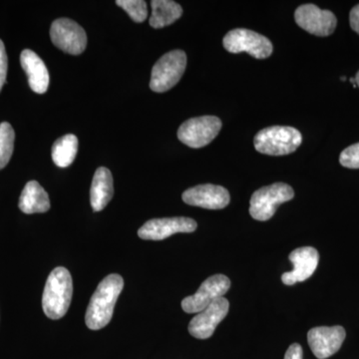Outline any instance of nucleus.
I'll return each instance as SVG.
<instances>
[{
	"label": "nucleus",
	"mask_w": 359,
	"mask_h": 359,
	"mask_svg": "<svg viewBox=\"0 0 359 359\" xmlns=\"http://www.w3.org/2000/svg\"><path fill=\"white\" fill-rule=\"evenodd\" d=\"M7 66H8V60H7L6 47L2 40H0V91L6 81Z\"/></svg>",
	"instance_id": "24"
},
{
	"label": "nucleus",
	"mask_w": 359,
	"mask_h": 359,
	"mask_svg": "<svg viewBox=\"0 0 359 359\" xmlns=\"http://www.w3.org/2000/svg\"><path fill=\"white\" fill-rule=\"evenodd\" d=\"M78 152V139L68 134L59 138L52 147V160L56 166L66 168L72 164Z\"/></svg>",
	"instance_id": "20"
},
{
	"label": "nucleus",
	"mask_w": 359,
	"mask_h": 359,
	"mask_svg": "<svg viewBox=\"0 0 359 359\" xmlns=\"http://www.w3.org/2000/svg\"><path fill=\"white\" fill-rule=\"evenodd\" d=\"M349 25L351 29L359 34V4L354 6L349 13Z\"/></svg>",
	"instance_id": "26"
},
{
	"label": "nucleus",
	"mask_w": 359,
	"mask_h": 359,
	"mask_svg": "<svg viewBox=\"0 0 359 359\" xmlns=\"http://www.w3.org/2000/svg\"><path fill=\"white\" fill-rule=\"evenodd\" d=\"M229 309L230 302L228 299L219 297L190 321L189 332L198 339H210L219 323L226 318Z\"/></svg>",
	"instance_id": "12"
},
{
	"label": "nucleus",
	"mask_w": 359,
	"mask_h": 359,
	"mask_svg": "<svg viewBox=\"0 0 359 359\" xmlns=\"http://www.w3.org/2000/svg\"><path fill=\"white\" fill-rule=\"evenodd\" d=\"M152 15L149 23L153 28H163L171 25L183 14V8L177 2L171 0H153Z\"/></svg>",
	"instance_id": "19"
},
{
	"label": "nucleus",
	"mask_w": 359,
	"mask_h": 359,
	"mask_svg": "<svg viewBox=\"0 0 359 359\" xmlns=\"http://www.w3.org/2000/svg\"><path fill=\"white\" fill-rule=\"evenodd\" d=\"M195 219L186 217L153 219L143 224L138 231L142 240L162 241L178 233H193L197 230Z\"/></svg>",
	"instance_id": "11"
},
{
	"label": "nucleus",
	"mask_w": 359,
	"mask_h": 359,
	"mask_svg": "<svg viewBox=\"0 0 359 359\" xmlns=\"http://www.w3.org/2000/svg\"><path fill=\"white\" fill-rule=\"evenodd\" d=\"M186 204L208 210H221L230 204V193L224 187L205 184L188 189L182 195Z\"/></svg>",
	"instance_id": "14"
},
{
	"label": "nucleus",
	"mask_w": 359,
	"mask_h": 359,
	"mask_svg": "<svg viewBox=\"0 0 359 359\" xmlns=\"http://www.w3.org/2000/svg\"><path fill=\"white\" fill-rule=\"evenodd\" d=\"M20 209L25 214L46 212L50 209L48 194L36 181L26 184L20 199Z\"/></svg>",
	"instance_id": "18"
},
{
	"label": "nucleus",
	"mask_w": 359,
	"mask_h": 359,
	"mask_svg": "<svg viewBox=\"0 0 359 359\" xmlns=\"http://www.w3.org/2000/svg\"><path fill=\"white\" fill-rule=\"evenodd\" d=\"M302 135L290 126H271L261 130L255 136L257 152L269 156H285L295 152L302 145Z\"/></svg>",
	"instance_id": "3"
},
{
	"label": "nucleus",
	"mask_w": 359,
	"mask_h": 359,
	"mask_svg": "<svg viewBox=\"0 0 359 359\" xmlns=\"http://www.w3.org/2000/svg\"><path fill=\"white\" fill-rule=\"evenodd\" d=\"M222 125L221 119L216 116L191 118L180 126L177 135L188 147L203 148L218 136Z\"/></svg>",
	"instance_id": "7"
},
{
	"label": "nucleus",
	"mask_w": 359,
	"mask_h": 359,
	"mask_svg": "<svg viewBox=\"0 0 359 359\" xmlns=\"http://www.w3.org/2000/svg\"><path fill=\"white\" fill-rule=\"evenodd\" d=\"M297 25L316 36L327 37L334 32L337 20L330 11H323L316 4H304L294 13Z\"/></svg>",
	"instance_id": "9"
},
{
	"label": "nucleus",
	"mask_w": 359,
	"mask_h": 359,
	"mask_svg": "<svg viewBox=\"0 0 359 359\" xmlns=\"http://www.w3.org/2000/svg\"><path fill=\"white\" fill-rule=\"evenodd\" d=\"M339 163L342 167L348 169H359V143L344 149L340 153Z\"/></svg>",
	"instance_id": "23"
},
{
	"label": "nucleus",
	"mask_w": 359,
	"mask_h": 359,
	"mask_svg": "<svg viewBox=\"0 0 359 359\" xmlns=\"http://www.w3.org/2000/svg\"><path fill=\"white\" fill-rule=\"evenodd\" d=\"M294 189L285 183L259 189L250 198V214L252 219L259 222L269 221L273 218L278 205L294 199Z\"/></svg>",
	"instance_id": "4"
},
{
	"label": "nucleus",
	"mask_w": 359,
	"mask_h": 359,
	"mask_svg": "<svg viewBox=\"0 0 359 359\" xmlns=\"http://www.w3.org/2000/svg\"><path fill=\"white\" fill-rule=\"evenodd\" d=\"M289 257L294 264V269L283 273V283L287 285H294L308 280L313 275L320 262V255L313 247L299 248L292 250Z\"/></svg>",
	"instance_id": "15"
},
{
	"label": "nucleus",
	"mask_w": 359,
	"mask_h": 359,
	"mask_svg": "<svg viewBox=\"0 0 359 359\" xmlns=\"http://www.w3.org/2000/svg\"><path fill=\"white\" fill-rule=\"evenodd\" d=\"M116 4L124 9L135 22H144L147 18V4L143 0H118Z\"/></svg>",
	"instance_id": "22"
},
{
	"label": "nucleus",
	"mask_w": 359,
	"mask_h": 359,
	"mask_svg": "<svg viewBox=\"0 0 359 359\" xmlns=\"http://www.w3.org/2000/svg\"><path fill=\"white\" fill-rule=\"evenodd\" d=\"M72 294V278L69 271L63 266L54 269L47 278L42 295V308L47 318H62L69 309Z\"/></svg>",
	"instance_id": "2"
},
{
	"label": "nucleus",
	"mask_w": 359,
	"mask_h": 359,
	"mask_svg": "<svg viewBox=\"0 0 359 359\" xmlns=\"http://www.w3.org/2000/svg\"><path fill=\"white\" fill-rule=\"evenodd\" d=\"M50 37L56 47L72 55H79L87 46L83 28L68 18H59L52 23Z\"/></svg>",
	"instance_id": "10"
},
{
	"label": "nucleus",
	"mask_w": 359,
	"mask_h": 359,
	"mask_svg": "<svg viewBox=\"0 0 359 359\" xmlns=\"http://www.w3.org/2000/svg\"><path fill=\"white\" fill-rule=\"evenodd\" d=\"M124 287V280L119 275H109L99 283L87 308L85 321L92 330L105 327L112 320L118 297Z\"/></svg>",
	"instance_id": "1"
},
{
	"label": "nucleus",
	"mask_w": 359,
	"mask_h": 359,
	"mask_svg": "<svg viewBox=\"0 0 359 359\" xmlns=\"http://www.w3.org/2000/svg\"><path fill=\"white\" fill-rule=\"evenodd\" d=\"M15 133L9 123L0 124V170L8 164L13 156Z\"/></svg>",
	"instance_id": "21"
},
{
	"label": "nucleus",
	"mask_w": 359,
	"mask_h": 359,
	"mask_svg": "<svg viewBox=\"0 0 359 359\" xmlns=\"http://www.w3.org/2000/svg\"><path fill=\"white\" fill-rule=\"evenodd\" d=\"M231 287L228 276L215 275L210 276L201 285L195 294L187 297L182 301V309L187 313H199L207 309L212 302L223 297Z\"/></svg>",
	"instance_id": "8"
},
{
	"label": "nucleus",
	"mask_w": 359,
	"mask_h": 359,
	"mask_svg": "<svg viewBox=\"0 0 359 359\" xmlns=\"http://www.w3.org/2000/svg\"><path fill=\"white\" fill-rule=\"evenodd\" d=\"M20 62L27 75L30 88L35 93H45L49 86V73L42 59L35 52L25 49L21 53Z\"/></svg>",
	"instance_id": "16"
},
{
	"label": "nucleus",
	"mask_w": 359,
	"mask_h": 359,
	"mask_svg": "<svg viewBox=\"0 0 359 359\" xmlns=\"http://www.w3.org/2000/svg\"><path fill=\"white\" fill-rule=\"evenodd\" d=\"M304 358V353H302V347L301 344H292V346L287 348L285 353V359H302Z\"/></svg>",
	"instance_id": "25"
},
{
	"label": "nucleus",
	"mask_w": 359,
	"mask_h": 359,
	"mask_svg": "<svg viewBox=\"0 0 359 359\" xmlns=\"http://www.w3.org/2000/svg\"><path fill=\"white\" fill-rule=\"evenodd\" d=\"M354 79H355L356 86L359 87V71L358 73H356V75H355V77H354Z\"/></svg>",
	"instance_id": "27"
},
{
	"label": "nucleus",
	"mask_w": 359,
	"mask_h": 359,
	"mask_svg": "<svg viewBox=\"0 0 359 359\" xmlns=\"http://www.w3.org/2000/svg\"><path fill=\"white\" fill-rule=\"evenodd\" d=\"M346 332L340 325L311 328L308 334L309 346L318 359H327L339 351Z\"/></svg>",
	"instance_id": "13"
},
{
	"label": "nucleus",
	"mask_w": 359,
	"mask_h": 359,
	"mask_svg": "<svg viewBox=\"0 0 359 359\" xmlns=\"http://www.w3.org/2000/svg\"><path fill=\"white\" fill-rule=\"evenodd\" d=\"M187 67V55L183 50L168 52L156 62L151 73L150 88L164 93L178 84Z\"/></svg>",
	"instance_id": "5"
},
{
	"label": "nucleus",
	"mask_w": 359,
	"mask_h": 359,
	"mask_svg": "<svg viewBox=\"0 0 359 359\" xmlns=\"http://www.w3.org/2000/svg\"><path fill=\"white\" fill-rule=\"evenodd\" d=\"M224 48L230 53L247 52L252 57L266 59L273 54L271 40L252 30L238 28L226 33L223 39Z\"/></svg>",
	"instance_id": "6"
},
{
	"label": "nucleus",
	"mask_w": 359,
	"mask_h": 359,
	"mask_svg": "<svg viewBox=\"0 0 359 359\" xmlns=\"http://www.w3.org/2000/svg\"><path fill=\"white\" fill-rule=\"evenodd\" d=\"M114 194L112 174L107 168L100 167L96 170L90 189V203L94 211L100 212L109 204Z\"/></svg>",
	"instance_id": "17"
}]
</instances>
